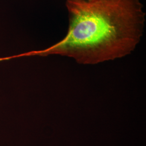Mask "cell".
I'll return each mask as SVG.
<instances>
[{"label":"cell","mask_w":146,"mask_h":146,"mask_svg":"<svg viewBox=\"0 0 146 146\" xmlns=\"http://www.w3.org/2000/svg\"><path fill=\"white\" fill-rule=\"evenodd\" d=\"M68 32L47 49L15 56L60 55L95 64L130 54L142 36L145 13L140 0H66Z\"/></svg>","instance_id":"cell-1"}]
</instances>
